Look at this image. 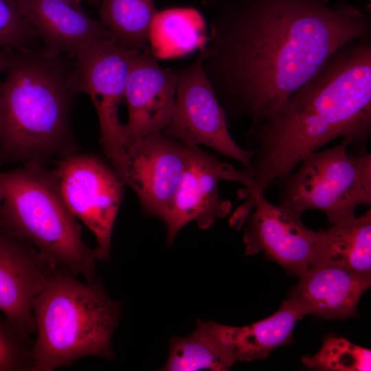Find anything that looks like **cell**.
<instances>
[{
    "instance_id": "obj_18",
    "label": "cell",
    "mask_w": 371,
    "mask_h": 371,
    "mask_svg": "<svg viewBox=\"0 0 371 371\" xmlns=\"http://www.w3.org/2000/svg\"><path fill=\"white\" fill-rule=\"evenodd\" d=\"M320 243L312 268L341 267L371 273V209L359 217L321 229Z\"/></svg>"
},
{
    "instance_id": "obj_10",
    "label": "cell",
    "mask_w": 371,
    "mask_h": 371,
    "mask_svg": "<svg viewBox=\"0 0 371 371\" xmlns=\"http://www.w3.org/2000/svg\"><path fill=\"white\" fill-rule=\"evenodd\" d=\"M205 46L192 64L177 71L174 111L161 133L190 147L205 145L249 170L255 151L238 146L229 133L226 113L203 69Z\"/></svg>"
},
{
    "instance_id": "obj_4",
    "label": "cell",
    "mask_w": 371,
    "mask_h": 371,
    "mask_svg": "<svg viewBox=\"0 0 371 371\" xmlns=\"http://www.w3.org/2000/svg\"><path fill=\"white\" fill-rule=\"evenodd\" d=\"M36 339L31 350L30 371H53L80 359H113L111 338L121 304L100 282L80 281L56 269L33 304Z\"/></svg>"
},
{
    "instance_id": "obj_2",
    "label": "cell",
    "mask_w": 371,
    "mask_h": 371,
    "mask_svg": "<svg viewBox=\"0 0 371 371\" xmlns=\"http://www.w3.org/2000/svg\"><path fill=\"white\" fill-rule=\"evenodd\" d=\"M371 135V35L338 49L278 106L251 124L245 143L255 153L247 191L265 192L306 155L338 137L368 152Z\"/></svg>"
},
{
    "instance_id": "obj_27",
    "label": "cell",
    "mask_w": 371,
    "mask_h": 371,
    "mask_svg": "<svg viewBox=\"0 0 371 371\" xmlns=\"http://www.w3.org/2000/svg\"><path fill=\"white\" fill-rule=\"evenodd\" d=\"M2 203H3V192H2V187L1 183V179H0V214L2 207Z\"/></svg>"
},
{
    "instance_id": "obj_5",
    "label": "cell",
    "mask_w": 371,
    "mask_h": 371,
    "mask_svg": "<svg viewBox=\"0 0 371 371\" xmlns=\"http://www.w3.org/2000/svg\"><path fill=\"white\" fill-rule=\"evenodd\" d=\"M3 203L0 225L31 245L53 267L95 278V255L63 201L50 170L39 161L0 172Z\"/></svg>"
},
{
    "instance_id": "obj_22",
    "label": "cell",
    "mask_w": 371,
    "mask_h": 371,
    "mask_svg": "<svg viewBox=\"0 0 371 371\" xmlns=\"http://www.w3.org/2000/svg\"><path fill=\"white\" fill-rule=\"evenodd\" d=\"M308 368L323 371H370V350L355 345L344 337L328 335L315 355L302 357Z\"/></svg>"
},
{
    "instance_id": "obj_11",
    "label": "cell",
    "mask_w": 371,
    "mask_h": 371,
    "mask_svg": "<svg viewBox=\"0 0 371 371\" xmlns=\"http://www.w3.org/2000/svg\"><path fill=\"white\" fill-rule=\"evenodd\" d=\"M220 180L242 184L245 187L243 192L249 190L253 184L249 169L238 170L199 146L190 147L188 163L179 190L164 220L168 245L173 243L179 231L190 221L207 229L217 219L229 214L232 203L221 196Z\"/></svg>"
},
{
    "instance_id": "obj_16",
    "label": "cell",
    "mask_w": 371,
    "mask_h": 371,
    "mask_svg": "<svg viewBox=\"0 0 371 371\" xmlns=\"http://www.w3.org/2000/svg\"><path fill=\"white\" fill-rule=\"evenodd\" d=\"M298 278L286 300L303 317L324 319L358 317L357 304L371 285V273L333 266L311 268Z\"/></svg>"
},
{
    "instance_id": "obj_1",
    "label": "cell",
    "mask_w": 371,
    "mask_h": 371,
    "mask_svg": "<svg viewBox=\"0 0 371 371\" xmlns=\"http://www.w3.org/2000/svg\"><path fill=\"white\" fill-rule=\"evenodd\" d=\"M368 35V10L344 1L218 0L203 69L227 122L252 124L341 46Z\"/></svg>"
},
{
    "instance_id": "obj_12",
    "label": "cell",
    "mask_w": 371,
    "mask_h": 371,
    "mask_svg": "<svg viewBox=\"0 0 371 371\" xmlns=\"http://www.w3.org/2000/svg\"><path fill=\"white\" fill-rule=\"evenodd\" d=\"M126 149V186L135 192L147 215L164 221L179 190L190 147L157 131L129 144Z\"/></svg>"
},
{
    "instance_id": "obj_14",
    "label": "cell",
    "mask_w": 371,
    "mask_h": 371,
    "mask_svg": "<svg viewBox=\"0 0 371 371\" xmlns=\"http://www.w3.org/2000/svg\"><path fill=\"white\" fill-rule=\"evenodd\" d=\"M177 80V71L161 67L149 45L136 54L124 96L128 113V122L123 125L126 148L148 134L161 132L168 124L175 108Z\"/></svg>"
},
{
    "instance_id": "obj_20",
    "label": "cell",
    "mask_w": 371,
    "mask_h": 371,
    "mask_svg": "<svg viewBox=\"0 0 371 371\" xmlns=\"http://www.w3.org/2000/svg\"><path fill=\"white\" fill-rule=\"evenodd\" d=\"M100 21L120 45L142 50L149 45L157 13L154 0H100Z\"/></svg>"
},
{
    "instance_id": "obj_8",
    "label": "cell",
    "mask_w": 371,
    "mask_h": 371,
    "mask_svg": "<svg viewBox=\"0 0 371 371\" xmlns=\"http://www.w3.org/2000/svg\"><path fill=\"white\" fill-rule=\"evenodd\" d=\"M50 172L69 210L95 236L96 260H107L124 184L111 166L89 153L60 157Z\"/></svg>"
},
{
    "instance_id": "obj_19",
    "label": "cell",
    "mask_w": 371,
    "mask_h": 371,
    "mask_svg": "<svg viewBox=\"0 0 371 371\" xmlns=\"http://www.w3.org/2000/svg\"><path fill=\"white\" fill-rule=\"evenodd\" d=\"M208 36L202 14L191 8L157 12L149 34V46L157 58L187 55L205 45Z\"/></svg>"
},
{
    "instance_id": "obj_9",
    "label": "cell",
    "mask_w": 371,
    "mask_h": 371,
    "mask_svg": "<svg viewBox=\"0 0 371 371\" xmlns=\"http://www.w3.org/2000/svg\"><path fill=\"white\" fill-rule=\"evenodd\" d=\"M302 214L274 205L264 192H254L232 214L229 223L239 229L247 222L243 236L245 254L263 253L291 275L299 277L314 265L320 232L306 227Z\"/></svg>"
},
{
    "instance_id": "obj_6",
    "label": "cell",
    "mask_w": 371,
    "mask_h": 371,
    "mask_svg": "<svg viewBox=\"0 0 371 371\" xmlns=\"http://www.w3.org/2000/svg\"><path fill=\"white\" fill-rule=\"evenodd\" d=\"M347 138L304 157L280 181V205L302 214L322 211L330 224L355 216L360 205L371 204V153H352Z\"/></svg>"
},
{
    "instance_id": "obj_7",
    "label": "cell",
    "mask_w": 371,
    "mask_h": 371,
    "mask_svg": "<svg viewBox=\"0 0 371 371\" xmlns=\"http://www.w3.org/2000/svg\"><path fill=\"white\" fill-rule=\"evenodd\" d=\"M139 51L109 37L91 44L75 58L80 91L89 95L98 114L100 145L124 186L127 155L119 109L133 60Z\"/></svg>"
},
{
    "instance_id": "obj_25",
    "label": "cell",
    "mask_w": 371,
    "mask_h": 371,
    "mask_svg": "<svg viewBox=\"0 0 371 371\" xmlns=\"http://www.w3.org/2000/svg\"><path fill=\"white\" fill-rule=\"evenodd\" d=\"M5 69V59L3 52H0V74L4 71Z\"/></svg>"
},
{
    "instance_id": "obj_23",
    "label": "cell",
    "mask_w": 371,
    "mask_h": 371,
    "mask_svg": "<svg viewBox=\"0 0 371 371\" xmlns=\"http://www.w3.org/2000/svg\"><path fill=\"white\" fill-rule=\"evenodd\" d=\"M39 38L22 13L18 0H0V47L39 48Z\"/></svg>"
},
{
    "instance_id": "obj_17",
    "label": "cell",
    "mask_w": 371,
    "mask_h": 371,
    "mask_svg": "<svg viewBox=\"0 0 371 371\" xmlns=\"http://www.w3.org/2000/svg\"><path fill=\"white\" fill-rule=\"evenodd\" d=\"M302 314L286 299L280 308L268 317L241 327L210 321L203 322L209 335L232 366L236 361L265 359L276 348L293 340L296 322Z\"/></svg>"
},
{
    "instance_id": "obj_24",
    "label": "cell",
    "mask_w": 371,
    "mask_h": 371,
    "mask_svg": "<svg viewBox=\"0 0 371 371\" xmlns=\"http://www.w3.org/2000/svg\"><path fill=\"white\" fill-rule=\"evenodd\" d=\"M32 346L6 319H0V371L31 370Z\"/></svg>"
},
{
    "instance_id": "obj_3",
    "label": "cell",
    "mask_w": 371,
    "mask_h": 371,
    "mask_svg": "<svg viewBox=\"0 0 371 371\" xmlns=\"http://www.w3.org/2000/svg\"><path fill=\"white\" fill-rule=\"evenodd\" d=\"M0 146L16 160L41 161L76 153L71 114L82 93L75 58L47 57L41 48L2 49Z\"/></svg>"
},
{
    "instance_id": "obj_13",
    "label": "cell",
    "mask_w": 371,
    "mask_h": 371,
    "mask_svg": "<svg viewBox=\"0 0 371 371\" xmlns=\"http://www.w3.org/2000/svg\"><path fill=\"white\" fill-rule=\"evenodd\" d=\"M56 269L0 225V311L25 339L35 332L34 302Z\"/></svg>"
},
{
    "instance_id": "obj_15",
    "label": "cell",
    "mask_w": 371,
    "mask_h": 371,
    "mask_svg": "<svg viewBox=\"0 0 371 371\" xmlns=\"http://www.w3.org/2000/svg\"><path fill=\"white\" fill-rule=\"evenodd\" d=\"M20 9L42 41L47 57L75 58L94 42L113 37L100 20L90 16L81 0H18Z\"/></svg>"
},
{
    "instance_id": "obj_21",
    "label": "cell",
    "mask_w": 371,
    "mask_h": 371,
    "mask_svg": "<svg viewBox=\"0 0 371 371\" xmlns=\"http://www.w3.org/2000/svg\"><path fill=\"white\" fill-rule=\"evenodd\" d=\"M231 368L207 333L203 322L198 319L192 334L171 338L168 359L161 370L225 371Z\"/></svg>"
},
{
    "instance_id": "obj_26",
    "label": "cell",
    "mask_w": 371,
    "mask_h": 371,
    "mask_svg": "<svg viewBox=\"0 0 371 371\" xmlns=\"http://www.w3.org/2000/svg\"><path fill=\"white\" fill-rule=\"evenodd\" d=\"M82 2H86L89 5L98 8L100 5V0H81Z\"/></svg>"
}]
</instances>
